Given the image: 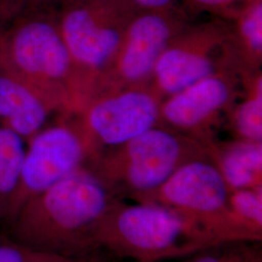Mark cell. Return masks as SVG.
<instances>
[{"instance_id":"obj_1","label":"cell","mask_w":262,"mask_h":262,"mask_svg":"<svg viewBox=\"0 0 262 262\" xmlns=\"http://www.w3.org/2000/svg\"><path fill=\"white\" fill-rule=\"evenodd\" d=\"M119 200L92 169L83 167L29 199L8 220L16 242L72 258L105 254L98 234Z\"/></svg>"},{"instance_id":"obj_2","label":"cell","mask_w":262,"mask_h":262,"mask_svg":"<svg viewBox=\"0 0 262 262\" xmlns=\"http://www.w3.org/2000/svg\"><path fill=\"white\" fill-rule=\"evenodd\" d=\"M98 240L118 259L158 262L224 245L195 219L150 202L119 200L104 216Z\"/></svg>"},{"instance_id":"obj_3","label":"cell","mask_w":262,"mask_h":262,"mask_svg":"<svg viewBox=\"0 0 262 262\" xmlns=\"http://www.w3.org/2000/svg\"><path fill=\"white\" fill-rule=\"evenodd\" d=\"M0 66L44 94L58 110L78 111L75 70L56 9L25 10L0 27Z\"/></svg>"},{"instance_id":"obj_4","label":"cell","mask_w":262,"mask_h":262,"mask_svg":"<svg viewBox=\"0 0 262 262\" xmlns=\"http://www.w3.org/2000/svg\"><path fill=\"white\" fill-rule=\"evenodd\" d=\"M208 145L156 125L121 146L101 152L86 167L118 198L138 201L160 187L185 163L208 158Z\"/></svg>"},{"instance_id":"obj_5","label":"cell","mask_w":262,"mask_h":262,"mask_svg":"<svg viewBox=\"0 0 262 262\" xmlns=\"http://www.w3.org/2000/svg\"><path fill=\"white\" fill-rule=\"evenodd\" d=\"M140 10L126 0H64L56 9L59 30L74 66L80 109L91 98Z\"/></svg>"},{"instance_id":"obj_6","label":"cell","mask_w":262,"mask_h":262,"mask_svg":"<svg viewBox=\"0 0 262 262\" xmlns=\"http://www.w3.org/2000/svg\"><path fill=\"white\" fill-rule=\"evenodd\" d=\"M247 71L232 28L219 18L188 25L173 38L159 56L148 85L163 100L210 76Z\"/></svg>"},{"instance_id":"obj_7","label":"cell","mask_w":262,"mask_h":262,"mask_svg":"<svg viewBox=\"0 0 262 262\" xmlns=\"http://www.w3.org/2000/svg\"><path fill=\"white\" fill-rule=\"evenodd\" d=\"M230 189L213 161L192 159L160 187L136 202L169 207L200 222L224 244L258 243L262 236L239 222L230 211Z\"/></svg>"},{"instance_id":"obj_8","label":"cell","mask_w":262,"mask_h":262,"mask_svg":"<svg viewBox=\"0 0 262 262\" xmlns=\"http://www.w3.org/2000/svg\"><path fill=\"white\" fill-rule=\"evenodd\" d=\"M188 25L186 11L175 4L159 9H141L131 19L120 47L98 78L91 98L148 85L159 56Z\"/></svg>"},{"instance_id":"obj_9","label":"cell","mask_w":262,"mask_h":262,"mask_svg":"<svg viewBox=\"0 0 262 262\" xmlns=\"http://www.w3.org/2000/svg\"><path fill=\"white\" fill-rule=\"evenodd\" d=\"M92 159L82 120L46 125L27 142L19 189L8 220L29 199L88 166Z\"/></svg>"},{"instance_id":"obj_10","label":"cell","mask_w":262,"mask_h":262,"mask_svg":"<svg viewBox=\"0 0 262 262\" xmlns=\"http://www.w3.org/2000/svg\"><path fill=\"white\" fill-rule=\"evenodd\" d=\"M161 101L149 85L91 98L81 111L93 150L91 162L105 150L121 146L158 125Z\"/></svg>"},{"instance_id":"obj_11","label":"cell","mask_w":262,"mask_h":262,"mask_svg":"<svg viewBox=\"0 0 262 262\" xmlns=\"http://www.w3.org/2000/svg\"><path fill=\"white\" fill-rule=\"evenodd\" d=\"M245 72H223L210 76L160 104L159 121L170 129L209 143L208 129L221 113L232 104L236 94L234 75Z\"/></svg>"},{"instance_id":"obj_12","label":"cell","mask_w":262,"mask_h":262,"mask_svg":"<svg viewBox=\"0 0 262 262\" xmlns=\"http://www.w3.org/2000/svg\"><path fill=\"white\" fill-rule=\"evenodd\" d=\"M58 110L44 94L0 66V124L28 142Z\"/></svg>"},{"instance_id":"obj_13","label":"cell","mask_w":262,"mask_h":262,"mask_svg":"<svg viewBox=\"0 0 262 262\" xmlns=\"http://www.w3.org/2000/svg\"><path fill=\"white\" fill-rule=\"evenodd\" d=\"M208 157L230 191L262 187V142L236 139L220 144L211 141Z\"/></svg>"},{"instance_id":"obj_14","label":"cell","mask_w":262,"mask_h":262,"mask_svg":"<svg viewBox=\"0 0 262 262\" xmlns=\"http://www.w3.org/2000/svg\"><path fill=\"white\" fill-rule=\"evenodd\" d=\"M27 141L0 124V221H7L19 189Z\"/></svg>"},{"instance_id":"obj_15","label":"cell","mask_w":262,"mask_h":262,"mask_svg":"<svg viewBox=\"0 0 262 262\" xmlns=\"http://www.w3.org/2000/svg\"><path fill=\"white\" fill-rule=\"evenodd\" d=\"M235 46L244 66L249 71L256 69L262 58V0L245 5L231 19Z\"/></svg>"},{"instance_id":"obj_16","label":"cell","mask_w":262,"mask_h":262,"mask_svg":"<svg viewBox=\"0 0 262 262\" xmlns=\"http://www.w3.org/2000/svg\"><path fill=\"white\" fill-rule=\"evenodd\" d=\"M243 100L234 108L232 124L237 139L262 142V77L247 79Z\"/></svg>"},{"instance_id":"obj_17","label":"cell","mask_w":262,"mask_h":262,"mask_svg":"<svg viewBox=\"0 0 262 262\" xmlns=\"http://www.w3.org/2000/svg\"><path fill=\"white\" fill-rule=\"evenodd\" d=\"M228 205L239 222L262 236V187L230 191Z\"/></svg>"},{"instance_id":"obj_18","label":"cell","mask_w":262,"mask_h":262,"mask_svg":"<svg viewBox=\"0 0 262 262\" xmlns=\"http://www.w3.org/2000/svg\"><path fill=\"white\" fill-rule=\"evenodd\" d=\"M238 243L224 244L191 255L187 262H247L254 251L236 247Z\"/></svg>"},{"instance_id":"obj_19","label":"cell","mask_w":262,"mask_h":262,"mask_svg":"<svg viewBox=\"0 0 262 262\" xmlns=\"http://www.w3.org/2000/svg\"><path fill=\"white\" fill-rule=\"evenodd\" d=\"M253 0H187L194 10L209 12L223 19H231L245 5Z\"/></svg>"},{"instance_id":"obj_20","label":"cell","mask_w":262,"mask_h":262,"mask_svg":"<svg viewBox=\"0 0 262 262\" xmlns=\"http://www.w3.org/2000/svg\"><path fill=\"white\" fill-rule=\"evenodd\" d=\"M49 253L31 250L18 243H0V262H45Z\"/></svg>"},{"instance_id":"obj_21","label":"cell","mask_w":262,"mask_h":262,"mask_svg":"<svg viewBox=\"0 0 262 262\" xmlns=\"http://www.w3.org/2000/svg\"><path fill=\"white\" fill-rule=\"evenodd\" d=\"M21 9L49 10L57 9L64 0H17Z\"/></svg>"},{"instance_id":"obj_22","label":"cell","mask_w":262,"mask_h":262,"mask_svg":"<svg viewBox=\"0 0 262 262\" xmlns=\"http://www.w3.org/2000/svg\"><path fill=\"white\" fill-rule=\"evenodd\" d=\"M21 10L17 0H0V24L14 18Z\"/></svg>"},{"instance_id":"obj_23","label":"cell","mask_w":262,"mask_h":262,"mask_svg":"<svg viewBox=\"0 0 262 262\" xmlns=\"http://www.w3.org/2000/svg\"><path fill=\"white\" fill-rule=\"evenodd\" d=\"M117 260L119 259L112 255L105 256V254L93 257V258H72V257H66V256L49 253L45 262H117Z\"/></svg>"},{"instance_id":"obj_24","label":"cell","mask_w":262,"mask_h":262,"mask_svg":"<svg viewBox=\"0 0 262 262\" xmlns=\"http://www.w3.org/2000/svg\"><path fill=\"white\" fill-rule=\"evenodd\" d=\"M140 9H159L174 4V0H126Z\"/></svg>"},{"instance_id":"obj_25","label":"cell","mask_w":262,"mask_h":262,"mask_svg":"<svg viewBox=\"0 0 262 262\" xmlns=\"http://www.w3.org/2000/svg\"><path fill=\"white\" fill-rule=\"evenodd\" d=\"M247 262H262L261 254L257 252H253V254L251 255V257L247 260Z\"/></svg>"}]
</instances>
